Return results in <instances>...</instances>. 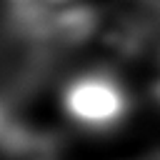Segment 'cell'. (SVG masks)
<instances>
[{
    "instance_id": "cell-1",
    "label": "cell",
    "mask_w": 160,
    "mask_h": 160,
    "mask_svg": "<svg viewBox=\"0 0 160 160\" xmlns=\"http://www.w3.org/2000/svg\"><path fill=\"white\" fill-rule=\"evenodd\" d=\"M130 98L120 80L105 72H88L75 78L62 92V110L78 125L90 130H105L118 125L128 115Z\"/></svg>"
}]
</instances>
